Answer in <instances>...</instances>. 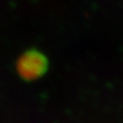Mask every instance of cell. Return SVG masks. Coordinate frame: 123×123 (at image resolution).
Wrapping results in <instances>:
<instances>
[{"mask_svg": "<svg viewBox=\"0 0 123 123\" xmlns=\"http://www.w3.org/2000/svg\"><path fill=\"white\" fill-rule=\"evenodd\" d=\"M49 70V60L43 51L31 48L23 51L15 61V72L21 80L34 82L42 79Z\"/></svg>", "mask_w": 123, "mask_h": 123, "instance_id": "obj_1", "label": "cell"}]
</instances>
